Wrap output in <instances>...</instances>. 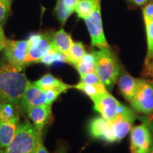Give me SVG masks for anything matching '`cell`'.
<instances>
[{"label":"cell","instance_id":"484cf974","mask_svg":"<svg viewBox=\"0 0 153 153\" xmlns=\"http://www.w3.org/2000/svg\"><path fill=\"white\" fill-rule=\"evenodd\" d=\"M144 17L145 28H146L147 42H148V55L150 57L153 52V21Z\"/></svg>","mask_w":153,"mask_h":153},{"label":"cell","instance_id":"4fadbf2b","mask_svg":"<svg viewBox=\"0 0 153 153\" xmlns=\"http://www.w3.org/2000/svg\"><path fill=\"white\" fill-rule=\"evenodd\" d=\"M27 114L28 117L33 122L38 133L42 134L44 126L51 116V105L43 104L35 106L30 108Z\"/></svg>","mask_w":153,"mask_h":153},{"label":"cell","instance_id":"4dcf8cb0","mask_svg":"<svg viewBox=\"0 0 153 153\" xmlns=\"http://www.w3.org/2000/svg\"><path fill=\"white\" fill-rule=\"evenodd\" d=\"M79 1L80 0H63V2L68 9L74 11L76 6Z\"/></svg>","mask_w":153,"mask_h":153},{"label":"cell","instance_id":"8fae6325","mask_svg":"<svg viewBox=\"0 0 153 153\" xmlns=\"http://www.w3.org/2000/svg\"><path fill=\"white\" fill-rule=\"evenodd\" d=\"M53 36L51 34H43L41 39L28 48L24 61L25 66L30 63L38 62L52 49Z\"/></svg>","mask_w":153,"mask_h":153},{"label":"cell","instance_id":"52a82bcc","mask_svg":"<svg viewBox=\"0 0 153 153\" xmlns=\"http://www.w3.org/2000/svg\"><path fill=\"white\" fill-rule=\"evenodd\" d=\"M153 148V133L147 123L133 127L131 132V153H150Z\"/></svg>","mask_w":153,"mask_h":153},{"label":"cell","instance_id":"30bf717a","mask_svg":"<svg viewBox=\"0 0 153 153\" xmlns=\"http://www.w3.org/2000/svg\"><path fill=\"white\" fill-rule=\"evenodd\" d=\"M46 102L45 91L29 82L19 104L23 110L27 112L35 106L47 104Z\"/></svg>","mask_w":153,"mask_h":153},{"label":"cell","instance_id":"d4e9b609","mask_svg":"<svg viewBox=\"0 0 153 153\" xmlns=\"http://www.w3.org/2000/svg\"><path fill=\"white\" fill-rule=\"evenodd\" d=\"M73 87L72 86L66 85L65 84L64 85L60 86V87H57L53 89H48L45 90V96H46V104L49 105H52V104L56 99L58 98V97L61 94L65 92L68 90L70 88Z\"/></svg>","mask_w":153,"mask_h":153},{"label":"cell","instance_id":"8992f818","mask_svg":"<svg viewBox=\"0 0 153 153\" xmlns=\"http://www.w3.org/2000/svg\"><path fill=\"white\" fill-rule=\"evenodd\" d=\"M28 48L26 41H13L7 38L3 47L6 60L9 65L20 72H22L26 67L24 61Z\"/></svg>","mask_w":153,"mask_h":153},{"label":"cell","instance_id":"f35d334b","mask_svg":"<svg viewBox=\"0 0 153 153\" xmlns=\"http://www.w3.org/2000/svg\"><path fill=\"white\" fill-rule=\"evenodd\" d=\"M36 150H34L33 151H32V152H30V153H36Z\"/></svg>","mask_w":153,"mask_h":153},{"label":"cell","instance_id":"7a4b0ae2","mask_svg":"<svg viewBox=\"0 0 153 153\" xmlns=\"http://www.w3.org/2000/svg\"><path fill=\"white\" fill-rule=\"evenodd\" d=\"M94 57L95 72L105 87L111 89L117 81L120 67L117 58L109 48L91 53Z\"/></svg>","mask_w":153,"mask_h":153},{"label":"cell","instance_id":"83f0119b","mask_svg":"<svg viewBox=\"0 0 153 153\" xmlns=\"http://www.w3.org/2000/svg\"><path fill=\"white\" fill-rule=\"evenodd\" d=\"M100 80L98 75L95 72H91L85 75L81 76L80 83L85 84V85H95V84L100 83Z\"/></svg>","mask_w":153,"mask_h":153},{"label":"cell","instance_id":"5b68a950","mask_svg":"<svg viewBox=\"0 0 153 153\" xmlns=\"http://www.w3.org/2000/svg\"><path fill=\"white\" fill-rule=\"evenodd\" d=\"M91 100L94 104L95 110L109 122H111L117 115L123 112L127 107L119 102L108 91L96 96Z\"/></svg>","mask_w":153,"mask_h":153},{"label":"cell","instance_id":"603a6c76","mask_svg":"<svg viewBox=\"0 0 153 153\" xmlns=\"http://www.w3.org/2000/svg\"><path fill=\"white\" fill-rule=\"evenodd\" d=\"M38 62L43 63L46 65H51L55 62H67L66 55L54 48H52V49Z\"/></svg>","mask_w":153,"mask_h":153},{"label":"cell","instance_id":"d6986e66","mask_svg":"<svg viewBox=\"0 0 153 153\" xmlns=\"http://www.w3.org/2000/svg\"><path fill=\"white\" fill-rule=\"evenodd\" d=\"M74 68L82 76L91 72H95V60L92 53H86Z\"/></svg>","mask_w":153,"mask_h":153},{"label":"cell","instance_id":"f1b7e54d","mask_svg":"<svg viewBox=\"0 0 153 153\" xmlns=\"http://www.w3.org/2000/svg\"><path fill=\"white\" fill-rule=\"evenodd\" d=\"M143 16L153 21V3H150L143 8Z\"/></svg>","mask_w":153,"mask_h":153},{"label":"cell","instance_id":"277c9868","mask_svg":"<svg viewBox=\"0 0 153 153\" xmlns=\"http://www.w3.org/2000/svg\"><path fill=\"white\" fill-rule=\"evenodd\" d=\"M132 108L145 115L153 113V85L150 82L138 79L136 91L131 101Z\"/></svg>","mask_w":153,"mask_h":153},{"label":"cell","instance_id":"74e56055","mask_svg":"<svg viewBox=\"0 0 153 153\" xmlns=\"http://www.w3.org/2000/svg\"><path fill=\"white\" fill-rule=\"evenodd\" d=\"M0 38H5L4 34V32H3L2 29H0Z\"/></svg>","mask_w":153,"mask_h":153},{"label":"cell","instance_id":"3957f363","mask_svg":"<svg viewBox=\"0 0 153 153\" xmlns=\"http://www.w3.org/2000/svg\"><path fill=\"white\" fill-rule=\"evenodd\" d=\"M41 134L29 120H25L17 127L16 134L3 153H30L36 150Z\"/></svg>","mask_w":153,"mask_h":153},{"label":"cell","instance_id":"e0dca14e","mask_svg":"<svg viewBox=\"0 0 153 153\" xmlns=\"http://www.w3.org/2000/svg\"><path fill=\"white\" fill-rule=\"evenodd\" d=\"M19 116L16 105L11 103H0V121L19 122Z\"/></svg>","mask_w":153,"mask_h":153},{"label":"cell","instance_id":"7c38bea8","mask_svg":"<svg viewBox=\"0 0 153 153\" xmlns=\"http://www.w3.org/2000/svg\"><path fill=\"white\" fill-rule=\"evenodd\" d=\"M89 133L94 138L101 139L107 143L116 142L109 121L102 116L91 120L89 124Z\"/></svg>","mask_w":153,"mask_h":153},{"label":"cell","instance_id":"6da1fadb","mask_svg":"<svg viewBox=\"0 0 153 153\" xmlns=\"http://www.w3.org/2000/svg\"><path fill=\"white\" fill-rule=\"evenodd\" d=\"M28 81L24 73L13 68L9 63L0 66V103L14 105L20 104Z\"/></svg>","mask_w":153,"mask_h":153},{"label":"cell","instance_id":"ab89813d","mask_svg":"<svg viewBox=\"0 0 153 153\" xmlns=\"http://www.w3.org/2000/svg\"><path fill=\"white\" fill-rule=\"evenodd\" d=\"M150 153H153V148H152V150H151V151H150Z\"/></svg>","mask_w":153,"mask_h":153},{"label":"cell","instance_id":"f546056e","mask_svg":"<svg viewBox=\"0 0 153 153\" xmlns=\"http://www.w3.org/2000/svg\"><path fill=\"white\" fill-rule=\"evenodd\" d=\"M42 35L43 34H33V35L30 36V37L28 38L27 40V43L28 45V48H30L32 45H33L34 44H36L38 41H39L41 39Z\"/></svg>","mask_w":153,"mask_h":153},{"label":"cell","instance_id":"9a60e30c","mask_svg":"<svg viewBox=\"0 0 153 153\" xmlns=\"http://www.w3.org/2000/svg\"><path fill=\"white\" fill-rule=\"evenodd\" d=\"M137 80L138 79L134 78L129 74H123L118 80L120 93L129 102H131L136 91Z\"/></svg>","mask_w":153,"mask_h":153},{"label":"cell","instance_id":"9c48e42d","mask_svg":"<svg viewBox=\"0 0 153 153\" xmlns=\"http://www.w3.org/2000/svg\"><path fill=\"white\" fill-rule=\"evenodd\" d=\"M135 118L136 116L133 111L126 107L123 112L117 115V116L110 122L116 142L121 140L129 133Z\"/></svg>","mask_w":153,"mask_h":153},{"label":"cell","instance_id":"1f68e13d","mask_svg":"<svg viewBox=\"0 0 153 153\" xmlns=\"http://www.w3.org/2000/svg\"><path fill=\"white\" fill-rule=\"evenodd\" d=\"M145 72L148 76L152 77L153 81V60L145 62Z\"/></svg>","mask_w":153,"mask_h":153},{"label":"cell","instance_id":"cb8c5ba5","mask_svg":"<svg viewBox=\"0 0 153 153\" xmlns=\"http://www.w3.org/2000/svg\"><path fill=\"white\" fill-rule=\"evenodd\" d=\"M74 11L68 9L65 5L63 0H57L55 8V14L59 22L62 25L65 24L68 19L71 16Z\"/></svg>","mask_w":153,"mask_h":153},{"label":"cell","instance_id":"ac0fdd59","mask_svg":"<svg viewBox=\"0 0 153 153\" xmlns=\"http://www.w3.org/2000/svg\"><path fill=\"white\" fill-rule=\"evenodd\" d=\"M101 4V0H80L74 9V11L80 19H85L94 9Z\"/></svg>","mask_w":153,"mask_h":153},{"label":"cell","instance_id":"60d3db41","mask_svg":"<svg viewBox=\"0 0 153 153\" xmlns=\"http://www.w3.org/2000/svg\"><path fill=\"white\" fill-rule=\"evenodd\" d=\"M0 29H2V28H1V26L0 25Z\"/></svg>","mask_w":153,"mask_h":153},{"label":"cell","instance_id":"d590c367","mask_svg":"<svg viewBox=\"0 0 153 153\" xmlns=\"http://www.w3.org/2000/svg\"><path fill=\"white\" fill-rule=\"evenodd\" d=\"M57 153H67V150L65 148H63V147H61L60 148H59L58 152H57Z\"/></svg>","mask_w":153,"mask_h":153},{"label":"cell","instance_id":"5bb4252c","mask_svg":"<svg viewBox=\"0 0 153 153\" xmlns=\"http://www.w3.org/2000/svg\"><path fill=\"white\" fill-rule=\"evenodd\" d=\"M19 122L0 121V153L7 150L14 138Z\"/></svg>","mask_w":153,"mask_h":153},{"label":"cell","instance_id":"8d00e7d4","mask_svg":"<svg viewBox=\"0 0 153 153\" xmlns=\"http://www.w3.org/2000/svg\"><path fill=\"white\" fill-rule=\"evenodd\" d=\"M152 60H153V52L152 53V55H151L150 57H147V59H146V61H152Z\"/></svg>","mask_w":153,"mask_h":153},{"label":"cell","instance_id":"ba28073f","mask_svg":"<svg viewBox=\"0 0 153 153\" xmlns=\"http://www.w3.org/2000/svg\"><path fill=\"white\" fill-rule=\"evenodd\" d=\"M86 26L90 35L91 45L101 48H109L105 37L101 15V4L88 15L85 19Z\"/></svg>","mask_w":153,"mask_h":153},{"label":"cell","instance_id":"e575fe53","mask_svg":"<svg viewBox=\"0 0 153 153\" xmlns=\"http://www.w3.org/2000/svg\"><path fill=\"white\" fill-rule=\"evenodd\" d=\"M6 38H0V51L3 49L4 47V41H5Z\"/></svg>","mask_w":153,"mask_h":153},{"label":"cell","instance_id":"836d02e7","mask_svg":"<svg viewBox=\"0 0 153 153\" xmlns=\"http://www.w3.org/2000/svg\"><path fill=\"white\" fill-rule=\"evenodd\" d=\"M130 1L137 6H142L144 5L145 4H146L148 0H130Z\"/></svg>","mask_w":153,"mask_h":153},{"label":"cell","instance_id":"2e32d148","mask_svg":"<svg viewBox=\"0 0 153 153\" xmlns=\"http://www.w3.org/2000/svg\"><path fill=\"white\" fill-rule=\"evenodd\" d=\"M72 43V39L71 36L67 33L63 28H61L55 33L53 36V48L65 55L68 54L71 48Z\"/></svg>","mask_w":153,"mask_h":153},{"label":"cell","instance_id":"7402d4cb","mask_svg":"<svg viewBox=\"0 0 153 153\" xmlns=\"http://www.w3.org/2000/svg\"><path fill=\"white\" fill-rule=\"evenodd\" d=\"M34 84L44 91L53 89V88L60 87V86L65 85L64 82L58 79L51 74H45V75L42 76L41 79H38V81L34 82Z\"/></svg>","mask_w":153,"mask_h":153},{"label":"cell","instance_id":"44dd1931","mask_svg":"<svg viewBox=\"0 0 153 153\" xmlns=\"http://www.w3.org/2000/svg\"><path fill=\"white\" fill-rule=\"evenodd\" d=\"M73 87L83 91L91 99L94 98L96 96L108 91L106 90V87L101 82L99 84H95V85H85V84L79 82L76 85L74 86Z\"/></svg>","mask_w":153,"mask_h":153},{"label":"cell","instance_id":"d6a6232c","mask_svg":"<svg viewBox=\"0 0 153 153\" xmlns=\"http://www.w3.org/2000/svg\"><path fill=\"white\" fill-rule=\"evenodd\" d=\"M36 153H49V152L48 151L46 148L44 146V145L43 143V140H42V137H41L39 140V141H38Z\"/></svg>","mask_w":153,"mask_h":153},{"label":"cell","instance_id":"ffe728a7","mask_svg":"<svg viewBox=\"0 0 153 153\" xmlns=\"http://www.w3.org/2000/svg\"><path fill=\"white\" fill-rule=\"evenodd\" d=\"M86 53H87L83 43L81 42H73L70 51L66 55L67 62L74 66L81 60Z\"/></svg>","mask_w":153,"mask_h":153},{"label":"cell","instance_id":"4316f807","mask_svg":"<svg viewBox=\"0 0 153 153\" xmlns=\"http://www.w3.org/2000/svg\"><path fill=\"white\" fill-rule=\"evenodd\" d=\"M11 0H0V25L4 24L11 8Z\"/></svg>","mask_w":153,"mask_h":153}]
</instances>
